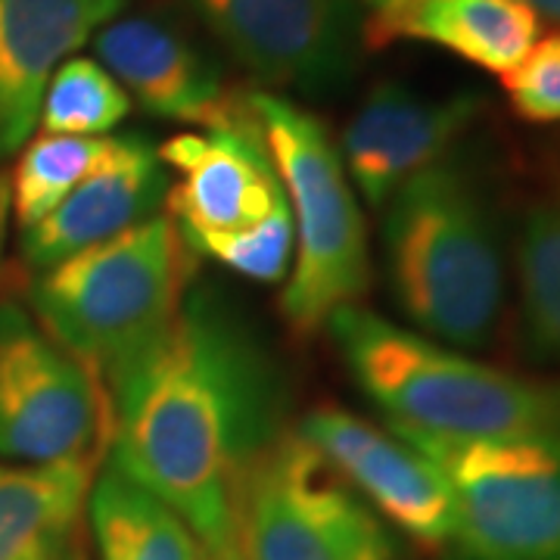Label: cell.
I'll return each mask as SVG.
<instances>
[{"instance_id":"ffe728a7","label":"cell","mask_w":560,"mask_h":560,"mask_svg":"<svg viewBox=\"0 0 560 560\" xmlns=\"http://www.w3.org/2000/svg\"><path fill=\"white\" fill-rule=\"evenodd\" d=\"M109 138H69L40 135L22 147L10 175L13 219L20 231L40 221L57 202H62L81 180L88 178L113 147Z\"/></svg>"},{"instance_id":"7c38bea8","label":"cell","mask_w":560,"mask_h":560,"mask_svg":"<svg viewBox=\"0 0 560 560\" xmlns=\"http://www.w3.org/2000/svg\"><path fill=\"white\" fill-rule=\"evenodd\" d=\"M486 101L477 91L423 94L408 81H377L340 138V156L359 200L383 209L418 172L452 156L477 121Z\"/></svg>"},{"instance_id":"603a6c76","label":"cell","mask_w":560,"mask_h":560,"mask_svg":"<svg viewBox=\"0 0 560 560\" xmlns=\"http://www.w3.org/2000/svg\"><path fill=\"white\" fill-rule=\"evenodd\" d=\"M501 88L523 121H560V32L541 35L533 50L508 75H501Z\"/></svg>"},{"instance_id":"5bb4252c","label":"cell","mask_w":560,"mask_h":560,"mask_svg":"<svg viewBox=\"0 0 560 560\" xmlns=\"http://www.w3.org/2000/svg\"><path fill=\"white\" fill-rule=\"evenodd\" d=\"M168 187L172 172L160 160L156 143L140 135H121L113 140L101 165L66 200L20 231L22 261L38 275L88 246L160 215Z\"/></svg>"},{"instance_id":"3957f363","label":"cell","mask_w":560,"mask_h":560,"mask_svg":"<svg viewBox=\"0 0 560 560\" xmlns=\"http://www.w3.org/2000/svg\"><path fill=\"white\" fill-rule=\"evenodd\" d=\"M383 271L411 330L458 352L489 349L508 302L492 206L455 156L405 180L383 206Z\"/></svg>"},{"instance_id":"6da1fadb","label":"cell","mask_w":560,"mask_h":560,"mask_svg":"<svg viewBox=\"0 0 560 560\" xmlns=\"http://www.w3.org/2000/svg\"><path fill=\"white\" fill-rule=\"evenodd\" d=\"M106 458L175 508L206 555L237 548L246 470L287 433V381L256 324L212 283L106 383Z\"/></svg>"},{"instance_id":"5b68a950","label":"cell","mask_w":560,"mask_h":560,"mask_svg":"<svg viewBox=\"0 0 560 560\" xmlns=\"http://www.w3.org/2000/svg\"><path fill=\"white\" fill-rule=\"evenodd\" d=\"M249 109L278 165L296 228L280 312L296 337H315L371 290V243L355 187L327 125L275 91H249Z\"/></svg>"},{"instance_id":"d6986e66","label":"cell","mask_w":560,"mask_h":560,"mask_svg":"<svg viewBox=\"0 0 560 560\" xmlns=\"http://www.w3.org/2000/svg\"><path fill=\"white\" fill-rule=\"evenodd\" d=\"M517 334L533 364H560V180L523 206L517 241Z\"/></svg>"},{"instance_id":"9a60e30c","label":"cell","mask_w":560,"mask_h":560,"mask_svg":"<svg viewBox=\"0 0 560 560\" xmlns=\"http://www.w3.org/2000/svg\"><path fill=\"white\" fill-rule=\"evenodd\" d=\"M121 7L125 0H0V162L32 140L54 72Z\"/></svg>"},{"instance_id":"2e32d148","label":"cell","mask_w":560,"mask_h":560,"mask_svg":"<svg viewBox=\"0 0 560 560\" xmlns=\"http://www.w3.org/2000/svg\"><path fill=\"white\" fill-rule=\"evenodd\" d=\"M541 38V16L523 0H405L364 22V44L418 40L489 75H508Z\"/></svg>"},{"instance_id":"8fae6325","label":"cell","mask_w":560,"mask_h":560,"mask_svg":"<svg viewBox=\"0 0 560 560\" xmlns=\"http://www.w3.org/2000/svg\"><path fill=\"white\" fill-rule=\"evenodd\" d=\"M156 150L172 172L165 212L184 237L237 234L287 206L278 165L246 94L221 121L180 131Z\"/></svg>"},{"instance_id":"9c48e42d","label":"cell","mask_w":560,"mask_h":560,"mask_svg":"<svg viewBox=\"0 0 560 560\" xmlns=\"http://www.w3.org/2000/svg\"><path fill=\"white\" fill-rule=\"evenodd\" d=\"M209 32L261 91L327 97L355 79L364 22L355 0H194Z\"/></svg>"},{"instance_id":"7a4b0ae2","label":"cell","mask_w":560,"mask_h":560,"mask_svg":"<svg viewBox=\"0 0 560 560\" xmlns=\"http://www.w3.org/2000/svg\"><path fill=\"white\" fill-rule=\"evenodd\" d=\"M324 330L393 430L442 442H560V377L486 364L364 305L340 308Z\"/></svg>"},{"instance_id":"ac0fdd59","label":"cell","mask_w":560,"mask_h":560,"mask_svg":"<svg viewBox=\"0 0 560 560\" xmlns=\"http://www.w3.org/2000/svg\"><path fill=\"white\" fill-rule=\"evenodd\" d=\"M84 517L101 560H206V548L178 511L109 458L94 474Z\"/></svg>"},{"instance_id":"52a82bcc","label":"cell","mask_w":560,"mask_h":560,"mask_svg":"<svg viewBox=\"0 0 560 560\" xmlns=\"http://www.w3.org/2000/svg\"><path fill=\"white\" fill-rule=\"evenodd\" d=\"M237 548L243 560H401L393 529L296 430L246 470Z\"/></svg>"},{"instance_id":"ba28073f","label":"cell","mask_w":560,"mask_h":560,"mask_svg":"<svg viewBox=\"0 0 560 560\" xmlns=\"http://www.w3.org/2000/svg\"><path fill=\"white\" fill-rule=\"evenodd\" d=\"M101 377L25 305L0 296V460L50 464L106 455Z\"/></svg>"},{"instance_id":"e0dca14e","label":"cell","mask_w":560,"mask_h":560,"mask_svg":"<svg viewBox=\"0 0 560 560\" xmlns=\"http://www.w3.org/2000/svg\"><path fill=\"white\" fill-rule=\"evenodd\" d=\"M106 455L50 464L0 460V560H69L94 474Z\"/></svg>"},{"instance_id":"83f0119b","label":"cell","mask_w":560,"mask_h":560,"mask_svg":"<svg viewBox=\"0 0 560 560\" xmlns=\"http://www.w3.org/2000/svg\"><path fill=\"white\" fill-rule=\"evenodd\" d=\"M69 560H81V558H79V551H75V555H72V558H69Z\"/></svg>"},{"instance_id":"277c9868","label":"cell","mask_w":560,"mask_h":560,"mask_svg":"<svg viewBox=\"0 0 560 560\" xmlns=\"http://www.w3.org/2000/svg\"><path fill=\"white\" fill-rule=\"evenodd\" d=\"M190 271L194 249L165 212L38 271L28 305L106 389L165 334Z\"/></svg>"},{"instance_id":"44dd1931","label":"cell","mask_w":560,"mask_h":560,"mask_svg":"<svg viewBox=\"0 0 560 560\" xmlns=\"http://www.w3.org/2000/svg\"><path fill=\"white\" fill-rule=\"evenodd\" d=\"M131 113V97L101 62L69 57L47 81L40 101V135L69 138H109Z\"/></svg>"},{"instance_id":"8992f818","label":"cell","mask_w":560,"mask_h":560,"mask_svg":"<svg viewBox=\"0 0 560 560\" xmlns=\"http://www.w3.org/2000/svg\"><path fill=\"white\" fill-rule=\"evenodd\" d=\"M396 433L452 482L455 526L445 560H560L558 440L442 442Z\"/></svg>"},{"instance_id":"4316f807","label":"cell","mask_w":560,"mask_h":560,"mask_svg":"<svg viewBox=\"0 0 560 560\" xmlns=\"http://www.w3.org/2000/svg\"><path fill=\"white\" fill-rule=\"evenodd\" d=\"M206 560H243L241 548H234V551H221V555H206Z\"/></svg>"},{"instance_id":"484cf974","label":"cell","mask_w":560,"mask_h":560,"mask_svg":"<svg viewBox=\"0 0 560 560\" xmlns=\"http://www.w3.org/2000/svg\"><path fill=\"white\" fill-rule=\"evenodd\" d=\"M364 7H371L374 13H386V10H393V7H399L405 0H361Z\"/></svg>"},{"instance_id":"cb8c5ba5","label":"cell","mask_w":560,"mask_h":560,"mask_svg":"<svg viewBox=\"0 0 560 560\" xmlns=\"http://www.w3.org/2000/svg\"><path fill=\"white\" fill-rule=\"evenodd\" d=\"M10 215H13V200H10V178L0 172V259H3V243H7Z\"/></svg>"},{"instance_id":"7402d4cb","label":"cell","mask_w":560,"mask_h":560,"mask_svg":"<svg viewBox=\"0 0 560 560\" xmlns=\"http://www.w3.org/2000/svg\"><path fill=\"white\" fill-rule=\"evenodd\" d=\"M197 256H209L221 268L241 275V278L259 280V283H280L290 275L293 253H296V228L290 206L278 209L275 215L246 228L237 234H200L184 237Z\"/></svg>"},{"instance_id":"d4e9b609","label":"cell","mask_w":560,"mask_h":560,"mask_svg":"<svg viewBox=\"0 0 560 560\" xmlns=\"http://www.w3.org/2000/svg\"><path fill=\"white\" fill-rule=\"evenodd\" d=\"M523 3H529L539 16L558 22L560 25V0H523Z\"/></svg>"},{"instance_id":"4fadbf2b","label":"cell","mask_w":560,"mask_h":560,"mask_svg":"<svg viewBox=\"0 0 560 560\" xmlns=\"http://www.w3.org/2000/svg\"><path fill=\"white\" fill-rule=\"evenodd\" d=\"M91 44L94 60L156 119L209 128L243 101L228 94L215 60L160 16H116Z\"/></svg>"},{"instance_id":"30bf717a","label":"cell","mask_w":560,"mask_h":560,"mask_svg":"<svg viewBox=\"0 0 560 560\" xmlns=\"http://www.w3.org/2000/svg\"><path fill=\"white\" fill-rule=\"evenodd\" d=\"M386 526L445 551L455 526L452 482L418 445L337 405L312 408L293 427Z\"/></svg>"}]
</instances>
